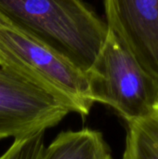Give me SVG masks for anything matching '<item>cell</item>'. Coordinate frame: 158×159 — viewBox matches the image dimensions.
<instances>
[{
  "mask_svg": "<svg viewBox=\"0 0 158 159\" xmlns=\"http://www.w3.org/2000/svg\"><path fill=\"white\" fill-rule=\"evenodd\" d=\"M0 20L69 60L86 74L109 28L84 0H0Z\"/></svg>",
  "mask_w": 158,
  "mask_h": 159,
  "instance_id": "cell-1",
  "label": "cell"
},
{
  "mask_svg": "<svg viewBox=\"0 0 158 159\" xmlns=\"http://www.w3.org/2000/svg\"><path fill=\"white\" fill-rule=\"evenodd\" d=\"M0 67L54 93L88 116L93 104L88 75L55 50L0 20Z\"/></svg>",
  "mask_w": 158,
  "mask_h": 159,
  "instance_id": "cell-2",
  "label": "cell"
},
{
  "mask_svg": "<svg viewBox=\"0 0 158 159\" xmlns=\"http://www.w3.org/2000/svg\"><path fill=\"white\" fill-rule=\"evenodd\" d=\"M87 75L93 102L113 108L127 123L155 113L158 81L137 62L110 30Z\"/></svg>",
  "mask_w": 158,
  "mask_h": 159,
  "instance_id": "cell-3",
  "label": "cell"
},
{
  "mask_svg": "<svg viewBox=\"0 0 158 159\" xmlns=\"http://www.w3.org/2000/svg\"><path fill=\"white\" fill-rule=\"evenodd\" d=\"M73 107L34 81L0 67V141L57 126Z\"/></svg>",
  "mask_w": 158,
  "mask_h": 159,
  "instance_id": "cell-4",
  "label": "cell"
},
{
  "mask_svg": "<svg viewBox=\"0 0 158 159\" xmlns=\"http://www.w3.org/2000/svg\"><path fill=\"white\" fill-rule=\"evenodd\" d=\"M103 3L109 30L158 81V0H103Z\"/></svg>",
  "mask_w": 158,
  "mask_h": 159,
  "instance_id": "cell-5",
  "label": "cell"
},
{
  "mask_svg": "<svg viewBox=\"0 0 158 159\" xmlns=\"http://www.w3.org/2000/svg\"><path fill=\"white\" fill-rule=\"evenodd\" d=\"M43 159H113L102 132L90 129L59 133L46 146Z\"/></svg>",
  "mask_w": 158,
  "mask_h": 159,
  "instance_id": "cell-6",
  "label": "cell"
},
{
  "mask_svg": "<svg viewBox=\"0 0 158 159\" xmlns=\"http://www.w3.org/2000/svg\"><path fill=\"white\" fill-rule=\"evenodd\" d=\"M122 159H158V115L128 122Z\"/></svg>",
  "mask_w": 158,
  "mask_h": 159,
  "instance_id": "cell-7",
  "label": "cell"
},
{
  "mask_svg": "<svg viewBox=\"0 0 158 159\" xmlns=\"http://www.w3.org/2000/svg\"><path fill=\"white\" fill-rule=\"evenodd\" d=\"M45 132L14 139L11 145L0 156V159H43L46 149Z\"/></svg>",
  "mask_w": 158,
  "mask_h": 159,
  "instance_id": "cell-8",
  "label": "cell"
},
{
  "mask_svg": "<svg viewBox=\"0 0 158 159\" xmlns=\"http://www.w3.org/2000/svg\"><path fill=\"white\" fill-rule=\"evenodd\" d=\"M155 113H156V114H157V115H158V102L156 103V107H155Z\"/></svg>",
  "mask_w": 158,
  "mask_h": 159,
  "instance_id": "cell-9",
  "label": "cell"
}]
</instances>
